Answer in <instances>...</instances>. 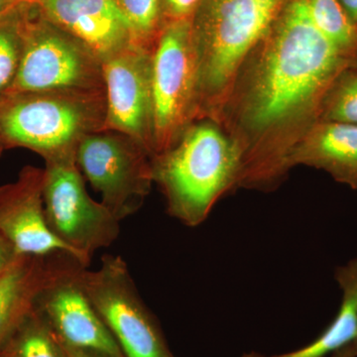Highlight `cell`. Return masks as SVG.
Returning <instances> with one entry per match:
<instances>
[{"instance_id":"24","label":"cell","mask_w":357,"mask_h":357,"mask_svg":"<svg viewBox=\"0 0 357 357\" xmlns=\"http://www.w3.org/2000/svg\"><path fill=\"white\" fill-rule=\"evenodd\" d=\"M18 255L13 243L0 231V271L10 265Z\"/></svg>"},{"instance_id":"27","label":"cell","mask_w":357,"mask_h":357,"mask_svg":"<svg viewBox=\"0 0 357 357\" xmlns=\"http://www.w3.org/2000/svg\"><path fill=\"white\" fill-rule=\"evenodd\" d=\"M330 357H357V354L354 345L351 344L344 347V349L335 351Z\"/></svg>"},{"instance_id":"26","label":"cell","mask_w":357,"mask_h":357,"mask_svg":"<svg viewBox=\"0 0 357 357\" xmlns=\"http://www.w3.org/2000/svg\"><path fill=\"white\" fill-rule=\"evenodd\" d=\"M66 347L68 357H105L95 352L82 351V349H72V347Z\"/></svg>"},{"instance_id":"18","label":"cell","mask_w":357,"mask_h":357,"mask_svg":"<svg viewBox=\"0 0 357 357\" xmlns=\"http://www.w3.org/2000/svg\"><path fill=\"white\" fill-rule=\"evenodd\" d=\"M307 9L319 31L347 58L357 63V27L338 0H306Z\"/></svg>"},{"instance_id":"1","label":"cell","mask_w":357,"mask_h":357,"mask_svg":"<svg viewBox=\"0 0 357 357\" xmlns=\"http://www.w3.org/2000/svg\"><path fill=\"white\" fill-rule=\"evenodd\" d=\"M352 65L319 31L306 0H290L244 61L215 121L238 152L237 189L279 187L331 86Z\"/></svg>"},{"instance_id":"3","label":"cell","mask_w":357,"mask_h":357,"mask_svg":"<svg viewBox=\"0 0 357 357\" xmlns=\"http://www.w3.org/2000/svg\"><path fill=\"white\" fill-rule=\"evenodd\" d=\"M152 172L169 215L195 227L222 197L237 189L239 155L217 122L199 119L174 146L153 157Z\"/></svg>"},{"instance_id":"20","label":"cell","mask_w":357,"mask_h":357,"mask_svg":"<svg viewBox=\"0 0 357 357\" xmlns=\"http://www.w3.org/2000/svg\"><path fill=\"white\" fill-rule=\"evenodd\" d=\"M132 31V45L153 51L163 26L162 0H116Z\"/></svg>"},{"instance_id":"25","label":"cell","mask_w":357,"mask_h":357,"mask_svg":"<svg viewBox=\"0 0 357 357\" xmlns=\"http://www.w3.org/2000/svg\"><path fill=\"white\" fill-rule=\"evenodd\" d=\"M349 20L357 27V0H338Z\"/></svg>"},{"instance_id":"21","label":"cell","mask_w":357,"mask_h":357,"mask_svg":"<svg viewBox=\"0 0 357 357\" xmlns=\"http://www.w3.org/2000/svg\"><path fill=\"white\" fill-rule=\"evenodd\" d=\"M17 24L0 26V100L8 95L20 68L22 41Z\"/></svg>"},{"instance_id":"22","label":"cell","mask_w":357,"mask_h":357,"mask_svg":"<svg viewBox=\"0 0 357 357\" xmlns=\"http://www.w3.org/2000/svg\"><path fill=\"white\" fill-rule=\"evenodd\" d=\"M202 0H162L163 24L172 21L192 20Z\"/></svg>"},{"instance_id":"28","label":"cell","mask_w":357,"mask_h":357,"mask_svg":"<svg viewBox=\"0 0 357 357\" xmlns=\"http://www.w3.org/2000/svg\"><path fill=\"white\" fill-rule=\"evenodd\" d=\"M351 344L354 345V349H356V354H357V337L356 338V340H354V342H352Z\"/></svg>"},{"instance_id":"7","label":"cell","mask_w":357,"mask_h":357,"mask_svg":"<svg viewBox=\"0 0 357 357\" xmlns=\"http://www.w3.org/2000/svg\"><path fill=\"white\" fill-rule=\"evenodd\" d=\"M154 157L197 121V65L191 20L164 23L152 51Z\"/></svg>"},{"instance_id":"15","label":"cell","mask_w":357,"mask_h":357,"mask_svg":"<svg viewBox=\"0 0 357 357\" xmlns=\"http://www.w3.org/2000/svg\"><path fill=\"white\" fill-rule=\"evenodd\" d=\"M291 165L318 169L357 190V124L319 121L294 150Z\"/></svg>"},{"instance_id":"10","label":"cell","mask_w":357,"mask_h":357,"mask_svg":"<svg viewBox=\"0 0 357 357\" xmlns=\"http://www.w3.org/2000/svg\"><path fill=\"white\" fill-rule=\"evenodd\" d=\"M107 96L103 130L131 136L154 157L152 51L129 46L102 63Z\"/></svg>"},{"instance_id":"12","label":"cell","mask_w":357,"mask_h":357,"mask_svg":"<svg viewBox=\"0 0 357 357\" xmlns=\"http://www.w3.org/2000/svg\"><path fill=\"white\" fill-rule=\"evenodd\" d=\"M82 266L86 265L76 255L59 250L44 255H18L0 271V351L34 311L45 289Z\"/></svg>"},{"instance_id":"5","label":"cell","mask_w":357,"mask_h":357,"mask_svg":"<svg viewBox=\"0 0 357 357\" xmlns=\"http://www.w3.org/2000/svg\"><path fill=\"white\" fill-rule=\"evenodd\" d=\"M22 52L8 95L54 91H105L102 62L86 45L42 15L18 21ZM7 95V96H8Z\"/></svg>"},{"instance_id":"14","label":"cell","mask_w":357,"mask_h":357,"mask_svg":"<svg viewBox=\"0 0 357 357\" xmlns=\"http://www.w3.org/2000/svg\"><path fill=\"white\" fill-rule=\"evenodd\" d=\"M46 20L69 33L102 62L132 45V31L116 0H34Z\"/></svg>"},{"instance_id":"6","label":"cell","mask_w":357,"mask_h":357,"mask_svg":"<svg viewBox=\"0 0 357 357\" xmlns=\"http://www.w3.org/2000/svg\"><path fill=\"white\" fill-rule=\"evenodd\" d=\"M44 208L52 234L89 266L96 251L119 238L121 222L91 199L77 157L45 161Z\"/></svg>"},{"instance_id":"19","label":"cell","mask_w":357,"mask_h":357,"mask_svg":"<svg viewBox=\"0 0 357 357\" xmlns=\"http://www.w3.org/2000/svg\"><path fill=\"white\" fill-rule=\"evenodd\" d=\"M319 121L357 124V65L342 70L324 98Z\"/></svg>"},{"instance_id":"17","label":"cell","mask_w":357,"mask_h":357,"mask_svg":"<svg viewBox=\"0 0 357 357\" xmlns=\"http://www.w3.org/2000/svg\"><path fill=\"white\" fill-rule=\"evenodd\" d=\"M0 357H68V354L48 323L34 310L7 340Z\"/></svg>"},{"instance_id":"2","label":"cell","mask_w":357,"mask_h":357,"mask_svg":"<svg viewBox=\"0 0 357 357\" xmlns=\"http://www.w3.org/2000/svg\"><path fill=\"white\" fill-rule=\"evenodd\" d=\"M290 0H202L191 20L197 121H217L249 54Z\"/></svg>"},{"instance_id":"4","label":"cell","mask_w":357,"mask_h":357,"mask_svg":"<svg viewBox=\"0 0 357 357\" xmlns=\"http://www.w3.org/2000/svg\"><path fill=\"white\" fill-rule=\"evenodd\" d=\"M105 91L54 89L0 100V145L23 147L45 161L77 157L82 141L105 128Z\"/></svg>"},{"instance_id":"16","label":"cell","mask_w":357,"mask_h":357,"mask_svg":"<svg viewBox=\"0 0 357 357\" xmlns=\"http://www.w3.org/2000/svg\"><path fill=\"white\" fill-rule=\"evenodd\" d=\"M342 301L335 318L311 344L275 356L250 352L243 357H326L352 344L357 337V258L335 272Z\"/></svg>"},{"instance_id":"11","label":"cell","mask_w":357,"mask_h":357,"mask_svg":"<svg viewBox=\"0 0 357 357\" xmlns=\"http://www.w3.org/2000/svg\"><path fill=\"white\" fill-rule=\"evenodd\" d=\"M86 268H77L45 289L35 310L65 347L105 357H124L84 291L82 275Z\"/></svg>"},{"instance_id":"8","label":"cell","mask_w":357,"mask_h":357,"mask_svg":"<svg viewBox=\"0 0 357 357\" xmlns=\"http://www.w3.org/2000/svg\"><path fill=\"white\" fill-rule=\"evenodd\" d=\"M152 159L140 142L114 130L86 136L77 151L84 177L119 222L139 210L151 192Z\"/></svg>"},{"instance_id":"29","label":"cell","mask_w":357,"mask_h":357,"mask_svg":"<svg viewBox=\"0 0 357 357\" xmlns=\"http://www.w3.org/2000/svg\"><path fill=\"white\" fill-rule=\"evenodd\" d=\"M4 150L2 149L1 145H0V155H1L2 152H3Z\"/></svg>"},{"instance_id":"23","label":"cell","mask_w":357,"mask_h":357,"mask_svg":"<svg viewBox=\"0 0 357 357\" xmlns=\"http://www.w3.org/2000/svg\"><path fill=\"white\" fill-rule=\"evenodd\" d=\"M34 3V0H0V26L18 23L26 7Z\"/></svg>"},{"instance_id":"13","label":"cell","mask_w":357,"mask_h":357,"mask_svg":"<svg viewBox=\"0 0 357 357\" xmlns=\"http://www.w3.org/2000/svg\"><path fill=\"white\" fill-rule=\"evenodd\" d=\"M44 178V169L26 166L16 182L0 187V231L20 255L70 252L47 225Z\"/></svg>"},{"instance_id":"9","label":"cell","mask_w":357,"mask_h":357,"mask_svg":"<svg viewBox=\"0 0 357 357\" xmlns=\"http://www.w3.org/2000/svg\"><path fill=\"white\" fill-rule=\"evenodd\" d=\"M82 280L124 357H173L121 256H103L98 270H84Z\"/></svg>"}]
</instances>
